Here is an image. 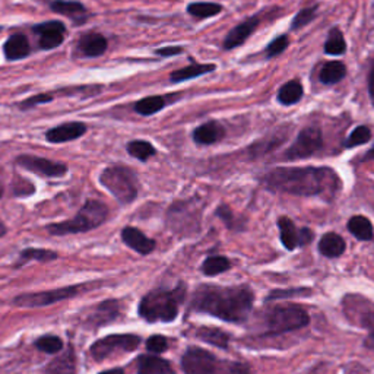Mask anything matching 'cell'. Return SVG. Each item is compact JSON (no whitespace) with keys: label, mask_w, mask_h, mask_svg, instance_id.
<instances>
[{"label":"cell","mask_w":374,"mask_h":374,"mask_svg":"<svg viewBox=\"0 0 374 374\" xmlns=\"http://www.w3.org/2000/svg\"><path fill=\"white\" fill-rule=\"evenodd\" d=\"M141 343V338L133 333H120V335H109L91 346V356L97 361H102L114 354L122 353H133L138 350Z\"/></svg>","instance_id":"9"},{"label":"cell","mask_w":374,"mask_h":374,"mask_svg":"<svg viewBox=\"0 0 374 374\" xmlns=\"http://www.w3.org/2000/svg\"><path fill=\"white\" fill-rule=\"evenodd\" d=\"M123 243L139 255H149L155 250V242L135 227H124L122 231Z\"/></svg>","instance_id":"16"},{"label":"cell","mask_w":374,"mask_h":374,"mask_svg":"<svg viewBox=\"0 0 374 374\" xmlns=\"http://www.w3.org/2000/svg\"><path fill=\"white\" fill-rule=\"evenodd\" d=\"M301 294H311V289L309 288H300V289H281V291H274L268 296V301L271 300H281V299H287L289 296H301Z\"/></svg>","instance_id":"41"},{"label":"cell","mask_w":374,"mask_h":374,"mask_svg":"<svg viewBox=\"0 0 374 374\" xmlns=\"http://www.w3.org/2000/svg\"><path fill=\"white\" fill-rule=\"evenodd\" d=\"M146 350L152 354H161L169 350V341L161 335H154L146 341Z\"/></svg>","instance_id":"40"},{"label":"cell","mask_w":374,"mask_h":374,"mask_svg":"<svg viewBox=\"0 0 374 374\" xmlns=\"http://www.w3.org/2000/svg\"><path fill=\"white\" fill-rule=\"evenodd\" d=\"M217 217L221 218L228 228H234V227H235V217H234V213H233V210H231L230 206L221 205V206L217 209Z\"/></svg>","instance_id":"42"},{"label":"cell","mask_w":374,"mask_h":374,"mask_svg":"<svg viewBox=\"0 0 374 374\" xmlns=\"http://www.w3.org/2000/svg\"><path fill=\"white\" fill-rule=\"evenodd\" d=\"M138 374H176L173 365L156 356H141L138 358Z\"/></svg>","instance_id":"18"},{"label":"cell","mask_w":374,"mask_h":374,"mask_svg":"<svg viewBox=\"0 0 374 374\" xmlns=\"http://www.w3.org/2000/svg\"><path fill=\"white\" fill-rule=\"evenodd\" d=\"M288 46H289V37L287 34L279 36L278 38L271 41L268 47H266V50H265L266 59H274V58L282 55V53L287 50Z\"/></svg>","instance_id":"39"},{"label":"cell","mask_w":374,"mask_h":374,"mask_svg":"<svg viewBox=\"0 0 374 374\" xmlns=\"http://www.w3.org/2000/svg\"><path fill=\"white\" fill-rule=\"evenodd\" d=\"M127 152L133 156L139 159V161H148L151 156L156 154V149L152 144L146 141H132L127 144Z\"/></svg>","instance_id":"35"},{"label":"cell","mask_w":374,"mask_h":374,"mask_svg":"<svg viewBox=\"0 0 374 374\" xmlns=\"http://www.w3.org/2000/svg\"><path fill=\"white\" fill-rule=\"evenodd\" d=\"M224 137H225L224 126L215 120H210L198 126L192 133L193 141L198 145H205V146L220 142Z\"/></svg>","instance_id":"17"},{"label":"cell","mask_w":374,"mask_h":374,"mask_svg":"<svg viewBox=\"0 0 374 374\" xmlns=\"http://www.w3.org/2000/svg\"><path fill=\"white\" fill-rule=\"evenodd\" d=\"M221 11L223 6L220 4H213V2H195L187 6V14L199 19L217 16L218 14H221Z\"/></svg>","instance_id":"33"},{"label":"cell","mask_w":374,"mask_h":374,"mask_svg":"<svg viewBox=\"0 0 374 374\" xmlns=\"http://www.w3.org/2000/svg\"><path fill=\"white\" fill-rule=\"evenodd\" d=\"M36 346L41 353L55 356L63 350V341L55 335H46L36 341Z\"/></svg>","instance_id":"36"},{"label":"cell","mask_w":374,"mask_h":374,"mask_svg":"<svg viewBox=\"0 0 374 374\" xmlns=\"http://www.w3.org/2000/svg\"><path fill=\"white\" fill-rule=\"evenodd\" d=\"M184 51L183 47L180 46H170V47H163L155 51L156 56H161V58H171V56H177V55H181V53Z\"/></svg>","instance_id":"44"},{"label":"cell","mask_w":374,"mask_h":374,"mask_svg":"<svg viewBox=\"0 0 374 374\" xmlns=\"http://www.w3.org/2000/svg\"><path fill=\"white\" fill-rule=\"evenodd\" d=\"M365 345L368 346V348H371V350H374V331L368 335V338L365 339Z\"/></svg>","instance_id":"47"},{"label":"cell","mask_w":374,"mask_h":374,"mask_svg":"<svg viewBox=\"0 0 374 374\" xmlns=\"http://www.w3.org/2000/svg\"><path fill=\"white\" fill-rule=\"evenodd\" d=\"M255 303L253 292L247 287L199 285L193 292L191 309L230 324H245Z\"/></svg>","instance_id":"2"},{"label":"cell","mask_w":374,"mask_h":374,"mask_svg":"<svg viewBox=\"0 0 374 374\" xmlns=\"http://www.w3.org/2000/svg\"><path fill=\"white\" fill-rule=\"evenodd\" d=\"M260 183L272 192L294 196H320L332 201L342 183L331 167H278L266 173Z\"/></svg>","instance_id":"1"},{"label":"cell","mask_w":374,"mask_h":374,"mask_svg":"<svg viewBox=\"0 0 374 374\" xmlns=\"http://www.w3.org/2000/svg\"><path fill=\"white\" fill-rule=\"evenodd\" d=\"M186 299V285L173 289L156 288L148 292L139 303V316L148 324H171L177 319L181 303Z\"/></svg>","instance_id":"3"},{"label":"cell","mask_w":374,"mask_h":374,"mask_svg":"<svg viewBox=\"0 0 374 374\" xmlns=\"http://www.w3.org/2000/svg\"><path fill=\"white\" fill-rule=\"evenodd\" d=\"M348 230L350 233L361 240V242H370L374 235V228L371 221L364 217V215H354L350 221H348Z\"/></svg>","instance_id":"28"},{"label":"cell","mask_w":374,"mask_h":374,"mask_svg":"<svg viewBox=\"0 0 374 374\" xmlns=\"http://www.w3.org/2000/svg\"><path fill=\"white\" fill-rule=\"evenodd\" d=\"M100 374H124L123 368H112V370H107V371H102Z\"/></svg>","instance_id":"48"},{"label":"cell","mask_w":374,"mask_h":374,"mask_svg":"<svg viewBox=\"0 0 374 374\" xmlns=\"http://www.w3.org/2000/svg\"><path fill=\"white\" fill-rule=\"evenodd\" d=\"M317 15V5L301 9L296 16H294L291 22V30H300L303 26L309 25Z\"/></svg>","instance_id":"38"},{"label":"cell","mask_w":374,"mask_h":374,"mask_svg":"<svg viewBox=\"0 0 374 374\" xmlns=\"http://www.w3.org/2000/svg\"><path fill=\"white\" fill-rule=\"evenodd\" d=\"M16 164L31 173L44 176V177H62L68 173V166L62 163L50 161L47 158L34 156V155H21L16 158Z\"/></svg>","instance_id":"12"},{"label":"cell","mask_w":374,"mask_h":374,"mask_svg":"<svg viewBox=\"0 0 374 374\" xmlns=\"http://www.w3.org/2000/svg\"><path fill=\"white\" fill-rule=\"evenodd\" d=\"M231 269V262L225 256H209L203 260L201 271L206 277H215Z\"/></svg>","instance_id":"31"},{"label":"cell","mask_w":374,"mask_h":374,"mask_svg":"<svg viewBox=\"0 0 374 374\" xmlns=\"http://www.w3.org/2000/svg\"><path fill=\"white\" fill-rule=\"evenodd\" d=\"M345 250H346L345 240L336 233H328L320 238L319 252L325 257H329V259L339 257L345 253Z\"/></svg>","instance_id":"19"},{"label":"cell","mask_w":374,"mask_h":374,"mask_svg":"<svg viewBox=\"0 0 374 374\" xmlns=\"http://www.w3.org/2000/svg\"><path fill=\"white\" fill-rule=\"evenodd\" d=\"M324 148V135L322 130L316 126L304 127L297 139L291 144V146L285 151L284 156L288 161H296V159H306L314 154H317Z\"/></svg>","instance_id":"10"},{"label":"cell","mask_w":374,"mask_h":374,"mask_svg":"<svg viewBox=\"0 0 374 374\" xmlns=\"http://www.w3.org/2000/svg\"><path fill=\"white\" fill-rule=\"evenodd\" d=\"M260 23L259 16H252L247 18L246 21H243L242 23H238L237 26L227 34L224 43H223V48L224 50H233L237 48L242 44H245L247 41V38L257 30V26Z\"/></svg>","instance_id":"14"},{"label":"cell","mask_w":374,"mask_h":374,"mask_svg":"<svg viewBox=\"0 0 374 374\" xmlns=\"http://www.w3.org/2000/svg\"><path fill=\"white\" fill-rule=\"evenodd\" d=\"M303 94H304L303 84L299 81V79H292V81L284 84L279 88L277 100L282 105H294V104H297L299 101H301Z\"/></svg>","instance_id":"26"},{"label":"cell","mask_w":374,"mask_h":374,"mask_svg":"<svg viewBox=\"0 0 374 374\" xmlns=\"http://www.w3.org/2000/svg\"><path fill=\"white\" fill-rule=\"evenodd\" d=\"M47 374H76V354L72 346L53 360L47 368Z\"/></svg>","instance_id":"20"},{"label":"cell","mask_w":374,"mask_h":374,"mask_svg":"<svg viewBox=\"0 0 374 374\" xmlns=\"http://www.w3.org/2000/svg\"><path fill=\"white\" fill-rule=\"evenodd\" d=\"M346 76V68L342 62L333 60L322 66L319 73V81L324 85H335Z\"/></svg>","instance_id":"25"},{"label":"cell","mask_w":374,"mask_h":374,"mask_svg":"<svg viewBox=\"0 0 374 374\" xmlns=\"http://www.w3.org/2000/svg\"><path fill=\"white\" fill-rule=\"evenodd\" d=\"M277 224L279 228L281 242L284 247L289 252L296 250L297 247H304L313 242L314 233L307 227L297 228L296 224H294L288 217H281Z\"/></svg>","instance_id":"11"},{"label":"cell","mask_w":374,"mask_h":374,"mask_svg":"<svg viewBox=\"0 0 374 374\" xmlns=\"http://www.w3.org/2000/svg\"><path fill=\"white\" fill-rule=\"evenodd\" d=\"M5 56L8 60H19L30 55V43L23 34L12 36L4 46Z\"/></svg>","instance_id":"23"},{"label":"cell","mask_w":374,"mask_h":374,"mask_svg":"<svg viewBox=\"0 0 374 374\" xmlns=\"http://www.w3.org/2000/svg\"><path fill=\"white\" fill-rule=\"evenodd\" d=\"M48 101H51V95L38 94V95H36V97H31V98H28L26 101L21 102V109L26 110V109H31V107H36V105H38V104H41V102H48Z\"/></svg>","instance_id":"43"},{"label":"cell","mask_w":374,"mask_h":374,"mask_svg":"<svg viewBox=\"0 0 374 374\" xmlns=\"http://www.w3.org/2000/svg\"><path fill=\"white\" fill-rule=\"evenodd\" d=\"M361 161H374V145H373L371 149H368V151L364 154Z\"/></svg>","instance_id":"46"},{"label":"cell","mask_w":374,"mask_h":374,"mask_svg":"<svg viewBox=\"0 0 374 374\" xmlns=\"http://www.w3.org/2000/svg\"><path fill=\"white\" fill-rule=\"evenodd\" d=\"M217 69L215 65L212 63H205V65H199V63H192L189 66L186 68H181L178 70H174L171 75H170V81L174 82V84H178V82H184V81H189V79H195V78H199L202 75H206V73H210Z\"/></svg>","instance_id":"22"},{"label":"cell","mask_w":374,"mask_h":374,"mask_svg":"<svg viewBox=\"0 0 374 374\" xmlns=\"http://www.w3.org/2000/svg\"><path fill=\"white\" fill-rule=\"evenodd\" d=\"M346 51V41L338 28H332L325 41V53L329 56H342Z\"/></svg>","instance_id":"34"},{"label":"cell","mask_w":374,"mask_h":374,"mask_svg":"<svg viewBox=\"0 0 374 374\" xmlns=\"http://www.w3.org/2000/svg\"><path fill=\"white\" fill-rule=\"evenodd\" d=\"M2 187H0V198H2ZM5 233H6V228H5V225L2 224V223H0V237H2V235H5Z\"/></svg>","instance_id":"49"},{"label":"cell","mask_w":374,"mask_h":374,"mask_svg":"<svg viewBox=\"0 0 374 374\" xmlns=\"http://www.w3.org/2000/svg\"><path fill=\"white\" fill-rule=\"evenodd\" d=\"M262 325V335H282L307 328L310 316L301 306L278 304L265 311Z\"/></svg>","instance_id":"5"},{"label":"cell","mask_w":374,"mask_h":374,"mask_svg":"<svg viewBox=\"0 0 374 374\" xmlns=\"http://www.w3.org/2000/svg\"><path fill=\"white\" fill-rule=\"evenodd\" d=\"M51 9L60 14V15H65V16H69L72 18L75 22H81L84 21V16L87 14V9L82 4L79 2H65V0H56V2L51 4Z\"/></svg>","instance_id":"29"},{"label":"cell","mask_w":374,"mask_h":374,"mask_svg":"<svg viewBox=\"0 0 374 374\" xmlns=\"http://www.w3.org/2000/svg\"><path fill=\"white\" fill-rule=\"evenodd\" d=\"M181 368L184 374H250L247 364L221 360L198 346H192L183 354Z\"/></svg>","instance_id":"4"},{"label":"cell","mask_w":374,"mask_h":374,"mask_svg":"<svg viewBox=\"0 0 374 374\" xmlns=\"http://www.w3.org/2000/svg\"><path fill=\"white\" fill-rule=\"evenodd\" d=\"M79 48L88 58H98L107 50V40L101 34H87L79 41Z\"/></svg>","instance_id":"27"},{"label":"cell","mask_w":374,"mask_h":374,"mask_svg":"<svg viewBox=\"0 0 374 374\" xmlns=\"http://www.w3.org/2000/svg\"><path fill=\"white\" fill-rule=\"evenodd\" d=\"M119 316V303L116 300H109V301H104L101 303L94 313L88 317V322L94 326H102L113 322V320Z\"/></svg>","instance_id":"21"},{"label":"cell","mask_w":374,"mask_h":374,"mask_svg":"<svg viewBox=\"0 0 374 374\" xmlns=\"http://www.w3.org/2000/svg\"><path fill=\"white\" fill-rule=\"evenodd\" d=\"M368 94H370V100L374 105V62L371 65L370 69V75H368Z\"/></svg>","instance_id":"45"},{"label":"cell","mask_w":374,"mask_h":374,"mask_svg":"<svg viewBox=\"0 0 374 374\" xmlns=\"http://www.w3.org/2000/svg\"><path fill=\"white\" fill-rule=\"evenodd\" d=\"M109 217V208H107L100 201H87L85 205L79 209L75 218L63 223L50 224L46 230L53 235H69L78 233H87L91 230L98 228L101 224L105 223Z\"/></svg>","instance_id":"6"},{"label":"cell","mask_w":374,"mask_h":374,"mask_svg":"<svg viewBox=\"0 0 374 374\" xmlns=\"http://www.w3.org/2000/svg\"><path fill=\"white\" fill-rule=\"evenodd\" d=\"M82 291V285H70L48 291H38V292H25L21 296L15 297L14 304L22 309H36V307H46L55 303L72 299L78 296Z\"/></svg>","instance_id":"8"},{"label":"cell","mask_w":374,"mask_h":374,"mask_svg":"<svg viewBox=\"0 0 374 374\" xmlns=\"http://www.w3.org/2000/svg\"><path fill=\"white\" fill-rule=\"evenodd\" d=\"M85 132H87V126L84 123L70 122L50 129L46 133V139L51 144H63L81 138L82 135H85Z\"/></svg>","instance_id":"15"},{"label":"cell","mask_w":374,"mask_h":374,"mask_svg":"<svg viewBox=\"0 0 374 374\" xmlns=\"http://www.w3.org/2000/svg\"><path fill=\"white\" fill-rule=\"evenodd\" d=\"M195 336L202 342L218 346V348H223V350H227L228 343H230V335L217 328H208V326L198 328L195 331Z\"/></svg>","instance_id":"24"},{"label":"cell","mask_w":374,"mask_h":374,"mask_svg":"<svg viewBox=\"0 0 374 374\" xmlns=\"http://www.w3.org/2000/svg\"><path fill=\"white\" fill-rule=\"evenodd\" d=\"M370 139H371V130H370V127H367V126H357V127L350 133V137L346 138V141L343 142V146L351 149V148H356V146H360V145L367 144Z\"/></svg>","instance_id":"37"},{"label":"cell","mask_w":374,"mask_h":374,"mask_svg":"<svg viewBox=\"0 0 374 374\" xmlns=\"http://www.w3.org/2000/svg\"><path fill=\"white\" fill-rule=\"evenodd\" d=\"M65 25L59 21H48L37 25L34 33L40 36V46L44 50H53L59 47L65 38Z\"/></svg>","instance_id":"13"},{"label":"cell","mask_w":374,"mask_h":374,"mask_svg":"<svg viewBox=\"0 0 374 374\" xmlns=\"http://www.w3.org/2000/svg\"><path fill=\"white\" fill-rule=\"evenodd\" d=\"M59 257V255L53 250L48 249H34V247H28V249H23L16 260V266H22L25 263H28L30 260H37L41 263H48L51 260H56Z\"/></svg>","instance_id":"30"},{"label":"cell","mask_w":374,"mask_h":374,"mask_svg":"<svg viewBox=\"0 0 374 374\" xmlns=\"http://www.w3.org/2000/svg\"><path fill=\"white\" fill-rule=\"evenodd\" d=\"M100 181L122 205H129L138 198V177L124 166L107 167Z\"/></svg>","instance_id":"7"},{"label":"cell","mask_w":374,"mask_h":374,"mask_svg":"<svg viewBox=\"0 0 374 374\" xmlns=\"http://www.w3.org/2000/svg\"><path fill=\"white\" fill-rule=\"evenodd\" d=\"M166 98L161 95H152L139 100L135 104V112L141 116H152L158 112H161L166 107Z\"/></svg>","instance_id":"32"}]
</instances>
